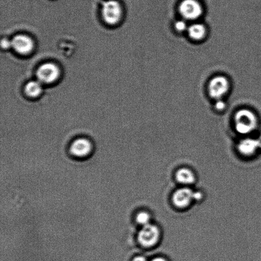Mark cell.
Listing matches in <instances>:
<instances>
[{"label":"cell","mask_w":261,"mask_h":261,"mask_svg":"<svg viewBox=\"0 0 261 261\" xmlns=\"http://www.w3.org/2000/svg\"><path fill=\"white\" fill-rule=\"evenodd\" d=\"M234 128L240 134L247 135L257 128L258 118L251 109L242 108L235 112L233 117Z\"/></svg>","instance_id":"2"},{"label":"cell","mask_w":261,"mask_h":261,"mask_svg":"<svg viewBox=\"0 0 261 261\" xmlns=\"http://www.w3.org/2000/svg\"><path fill=\"white\" fill-rule=\"evenodd\" d=\"M151 261H167L165 259H164L163 257H156L154 259H152Z\"/></svg>","instance_id":"19"},{"label":"cell","mask_w":261,"mask_h":261,"mask_svg":"<svg viewBox=\"0 0 261 261\" xmlns=\"http://www.w3.org/2000/svg\"><path fill=\"white\" fill-rule=\"evenodd\" d=\"M160 231L157 226L148 224L143 226L138 234V241L143 247H151L158 242Z\"/></svg>","instance_id":"6"},{"label":"cell","mask_w":261,"mask_h":261,"mask_svg":"<svg viewBox=\"0 0 261 261\" xmlns=\"http://www.w3.org/2000/svg\"><path fill=\"white\" fill-rule=\"evenodd\" d=\"M12 47L20 55H28L33 48V42L25 35H17L11 41Z\"/></svg>","instance_id":"9"},{"label":"cell","mask_w":261,"mask_h":261,"mask_svg":"<svg viewBox=\"0 0 261 261\" xmlns=\"http://www.w3.org/2000/svg\"><path fill=\"white\" fill-rule=\"evenodd\" d=\"M133 261H147L144 257L138 256L136 257Z\"/></svg>","instance_id":"18"},{"label":"cell","mask_w":261,"mask_h":261,"mask_svg":"<svg viewBox=\"0 0 261 261\" xmlns=\"http://www.w3.org/2000/svg\"><path fill=\"white\" fill-rule=\"evenodd\" d=\"M60 70L55 64L47 63L40 66L37 70V77L41 83L49 84L57 80Z\"/></svg>","instance_id":"7"},{"label":"cell","mask_w":261,"mask_h":261,"mask_svg":"<svg viewBox=\"0 0 261 261\" xmlns=\"http://www.w3.org/2000/svg\"><path fill=\"white\" fill-rule=\"evenodd\" d=\"M212 107L216 113L223 114L228 109V103L226 99H219V100L214 101Z\"/></svg>","instance_id":"15"},{"label":"cell","mask_w":261,"mask_h":261,"mask_svg":"<svg viewBox=\"0 0 261 261\" xmlns=\"http://www.w3.org/2000/svg\"><path fill=\"white\" fill-rule=\"evenodd\" d=\"M258 148L259 146H258L257 140L252 138H246L242 140L239 145L240 152L245 155L254 154Z\"/></svg>","instance_id":"11"},{"label":"cell","mask_w":261,"mask_h":261,"mask_svg":"<svg viewBox=\"0 0 261 261\" xmlns=\"http://www.w3.org/2000/svg\"><path fill=\"white\" fill-rule=\"evenodd\" d=\"M176 178L179 182L183 184H193L195 180L194 173L190 170L187 168L179 170L176 172Z\"/></svg>","instance_id":"12"},{"label":"cell","mask_w":261,"mask_h":261,"mask_svg":"<svg viewBox=\"0 0 261 261\" xmlns=\"http://www.w3.org/2000/svg\"><path fill=\"white\" fill-rule=\"evenodd\" d=\"M257 140L258 143V146H259V148H260L261 149V135Z\"/></svg>","instance_id":"20"},{"label":"cell","mask_w":261,"mask_h":261,"mask_svg":"<svg viewBox=\"0 0 261 261\" xmlns=\"http://www.w3.org/2000/svg\"><path fill=\"white\" fill-rule=\"evenodd\" d=\"M195 192L189 188L178 189L173 194V201L176 206L180 208H186L191 202L195 200Z\"/></svg>","instance_id":"8"},{"label":"cell","mask_w":261,"mask_h":261,"mask_svg":"<svg viewBox=\"0 0 261 261\" xmlns=\"http://www.w3.org/2000/svg\"><path fill=\"white\" fill-rule=\"evenodd\" d=\"M189 24L190 23L181 18L180 19L176 20L173 25L174 32L178 35H186Z\"/></svg>","instance_id":"14"},{"label":"cell","mask_w":261,"mask_h":261,"mask_svg":"<svg viewBox=\"0 0 261 261\" xmlns=\"http://www.w3.org/2000/svg\"><path fill=\"white\" fill-rule=\"evenodd\" d=\"M178 12L181 19L192 23L200 21L204 9L199 0H181L178 5Z\"/></svg>","instance_id":"3"},{"label":"cell","mask_w":261,"mask_h":261,"mask_svg":"<svg viewBox=\"0 0 261 261\" xmlns=\"http://www.w3.org/2000/svg\"><path fill=\"white\" fill-rule=\"evenodd\" d=\"M137 221L138 224L143 225V226L149 224V214L145 212H140V213L137 215Z\"/></svg>","instance_id":"16"},{"label":"cell","mask_w":261,"mask_h":261,"mask_svg":"<svg viewBox=\"0 0 261 261\" xmlns=\"http://www.w3.org/2000/svg\"><path fill=\"white\" fill-rule=\"evenodd\" d=\"M2 45L3 48H7L12 47V42L7 39L4 40H2Z\"/></svg>","instance_id":"17"},{"label":"cell","mask_w":261,"mask_h":261,"mask_svg":"<svg viewBox=\"0 0 261 261\" xmlns=\"http://www.w3.org/2000/svg\"><path fill=\"white\" fill-rule=\"evenodd\" d=\"M42 88L40 82L31 81L25 86V93L28 96L35 98L42 93Z\"/></svg>","instance_id":"13"},{"label":"cell","mask_w":261,"mask_h":261,"mask_svg":"<svg viewBox=\"0 0 261 261\" xmlns=\"http://www.w3.org/2000/svg\"><path fill=\"white\" fill-rule=\"evenodd\" d=\"M232 90V83L228 76L217 75L210 79L206 91L210 98L213 101L226 99Z\"/></svg>","instance_id":"1"},{"label":"cell","mask_w":261,"mask_h":261,"mask_svg":"<svg viewBox=\"0 0 261 261\" xmlns=\"http://www.w3.org/2000/svg\"><path fill=\"white\" fill-rule=\"evenodd\" d=\"M102 14L106 22L111 25L116 24L122 16L121 5L115 0L105 2L102 8Z\"/></svg>","instance_id":"4"},{"label":"cell","mask_w":261,"mask_h":261,"mask_svg":"<svg viewBox=\"0 0 261 261\" xmlns=\"http://www.w3.org/2000/svg\"><path fill=\"white\" fill-rule=\"evenodd\" d=\"M186 35L192 42L203 43L208 37L209 29L203 22L200 21L192 22L189 24Z\"/></svg>","instance_id":"5"},{"label":"cell","mask_w":261,"mask_h":261,"mask_svg":"<svg viewBox=\"0 0 261 261\" xmlns=\"http://www.w3.org/2000/svg\"><path fill=\"white\" fill-rule=\"evenodd\" d=\"M92 150L91 143L85 138H79L74 141L71 145V153L78 158H84L90 153Z\"/></svg>","instance_id":"10"}]
</instances>
